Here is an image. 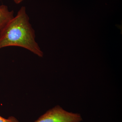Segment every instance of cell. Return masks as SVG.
Masks as SVG:
<instances>
[{
    "label": "cell",
    "mask_w": 122,
    "mask_h": 122,
    "mask_svg": "<svg viewBox=\"0 0 122 122\" xmlns=\"http://www.w3.org/2000/svg\"><path fill=\"white\" fill-rule=\"evenodd\" d=\"M0 122H20L17 119L13 116H10L7 119L5 118L0 116Z\"/></svg>",
    "instance_id": "cell-4"
},
{
    "label": "cell",
    "mask_w": 122,
    "mask_h": 122,
    "mask_svg": "<svg viewBox=\"0 0 122 122\" xmlns=\"http://www.w3.org/2000/svg\"><path fill=\"white\" fill-rule=\"evenodd\" d=\"M81 114L69 112L60 106H56L41 116L34 122H81Z\"/></svg>",
    "instance_id": "cell-2"
},
{
    "label": "cell",
    "mask_w": 122,
    "mask_h": 122,
    "mask_svg": "<svg viewBox=\"0 0 122 122\" xmlns=\"http://www.w3.org/2000/svg\"><path fill=\"white\" fill-rule=\"evenodd\" d=\"M14 11H10L7 5L0 6V30L14 17Z\"/></svg>",
    "instance_id": "cell-3"
},
{
    "label": "cell",
    "mask_w": 122,
    "mask_h": 122,
    "mask_svg": "<svg viewBox=\"0 0 122 122\" xmlns=\"http://www.w3.org/2000/svg\"><path fill=\"white\" fill-rule=\"evenodd\" d=\"M24 0H13L14 2L16 4H20Z\"/></svg>",
    "instance_id": "cell-5"
},
{
    "label": "cell",
    "mask_w": 122,
    "mask_h": 122,
    "mask_svg": "<svg viewBox=\"0 0 122 122\" xmlns=\"http://www.w3.org/2000/svg\"><path fill=\"white\" fill-rule=\"evenodd\" d=\"M35 37L26 8L22 6L16 15L0 30V49L8 46H19L42 57L44 53Z\"/></svg>",
    "instance_id": "cell-1"
}]
</instances>
